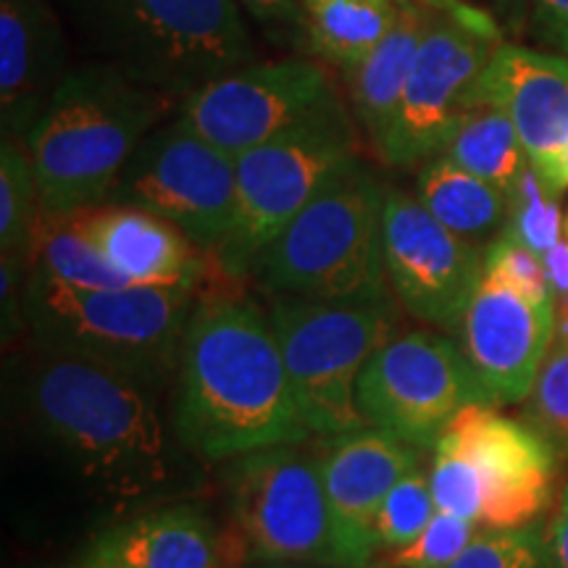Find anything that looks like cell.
<instances>
[{"label":"cell","mask_w":568,"mask_h":568,"mask_svg":"<svg viewBox=\"0 0 568 568\" xmlns=\"http://www.w3.org/2000/svg\"><path fill=\"white\" fill-rule=\"evenodd\" d=\"M174 429L187 450L209 460L311 437L274 326L255 303L197 301L176 364Z\"/></svg>","instance_id":"1"},{"label":"cell","mask_w":568,"mask_h":568,"mask_svg":"<svg viewBox=\"0 0 568 568\" xmlns=\"http://www.w3.org/2000/svg\"><path fill=\"white\" fill-rule=\"evenodd\" d=\"M34 424L116 497H142L169 479V443L153 382L42 351L27 379Z\"/></svg>","instance_id":"2"},{"label":"cell","mask_w":568,"mask_h":568,"mask_svg":"<svg viewBox=\"0 0 568 568\" xmlns=\"http://www.w3.org/2000/svg\"><path fill=\"white\" fill-rule=\"evenodd\" d=\"M95 63L184 101L251 67L255 48L237 0H51Z\"/></svg>","instance_id":"3"},{"label":"cell","mask_w":568,"mask_h":568,"mask_svg":"<svg viewBox=\"0 0 568 568\" xmlns=\"http://www.w3.org/2000/svg\"><path fill=\"white\" fill-rule=\"evenodd\" d=\"M174 103L105 63L71 69L21 140L40 209L67 213L109 201L124 163Z\"/></svg>","instance_id":"4"},{"label":"cell","mask_w":568,"mask_h":568,"mask_svg":"<svg viewBox=\"0 0 568 568\" xmlns=\"http://www.w3.org/2000/svg\"><path fill=\"white\" fill-rule=\"evenodd\" d=\"M195 305L193 287L84 290L24 272L21 322L40 351L119 368L155 385L180 364Z\"/></svg>","instance_id":"5"},{"label":"cell","mask_w":568,"mask_h":568,"mask_svg":"<svg viewBox=\"0 0 568 568\" xmlns=\"http://www.w3.org/2000/svg\"><path fill=\"white\" fill-rule=\"evenodd\" d=\"M385 184L364 161L347 169L261 251L251 276L268 295L355 301L389 293Z\"/></svg>","instance_id":"6"},{"label":"cell","mask_w":568,"mask_h":568,"mask_svg":"<svg viewBox=\"0 0 568 568\" xmlns=\"http://www.w3.org/2000/svg\"><path fill=\"white\" fill-rule=\"evenodd\" d=\"M397 305L395 293L355 301L274 297L268 322L311 435L339 437L364 429L355 385L368 358L397 335Z\"/></svg>","instance_id":"7"},{"label":"cell","mask_w":568,"mask_h":568,"mask_svg":"<svg viewBox=\"0 0 568 568\" xmlns=\"http://www.w3.org/2000/svg\"><path fill=\"white\" fill-rule=\"evenodd\" d=\"M358 161V134L343 101L237 155L234 226L222 251L211 255L213 266L226 280L251 276L261 251Z\"/></svg>","instance_id":"8"},{"label":"cell","mask_w":568,"mask_h":568,"mask_svg":"<svg viewBox=\"0 0 568 568\" xmlns=\"http://www.w3.org/2000/svg\"><path fill=\"white\" fill-rule=\"evenodd\" d=\"M366 426L387 432L416 450H432L460 408L493 395L460 345L426 329L393 335L376 351L355 385Z\"/></svg>","instance_id":"9"},{"label":"cell","mask_w":568,"mask_h":568,"mask_svg":"<svg viewBox=\"0 0 568 568\" xmlns=\"http://www.w3.org/2000/svg\"><path fill=\"white\" fill-rule=\"evenodd\" d=\"M230 508L232 527L255 564L335 566L322 458L301 443L234 460Z\"/></svg>","instance_id":"10"},{"label":"cell","mask_w":568,"mask_h":568,"mask_svg":"<svg viewBox=\"0 0 568 568\" xmlns=\"http://www.w3.org/2000/svg\"><path fill=\"white\" fill-rule=\"evenodd\" d=\"M105 203L151 211L216 255L237 209L234 159L176 122L155 126L124 163Z\"/></svg>","instance_id":"11"},{"label":"cell","mask_w":568,"mask_h":568,"mask_svg":"<svg viewBox=\"0 0 568 568\" xmlns=\"http://www.w3.org/2000/svg\"><path fill=\"white\" fill-rule=\"evenodd\" d=\"M337 101L343 98L322 63L284 59L251 63L190 92L176 122L237 159Z\"/></svg>","instance_id":"12"},{"label":"cell","mask_w":568,"mask_h":568,"mask_svg":"<svg viewBox=\"0 0 568 568\" xmlns=\"http://www.w3.org/2000/svg\"><path fill=\"white\" fill-rule=\"evenodd\" d=\"M500 45V38L437 11L416 53L379 159L389 166H410L437 155L466 111L477 103L481 77Z\"/></svg>","instance_id":"13"},{"label":"cell","mask_w":568,"mask_h":568,"mask_svg":"<svg viewBox=\"0 0 568 568\" xmlns=\"http://www.w3.org/2000/svg\"><path fill=\"white\" fill-rule=\"evenodd\" d=\"M385 268L400 308L418 322L458 335L485 274L477 243L445 230L416 195L385 190Z\"/></svg>","instance_id":"14"},{"label":"cell","mask_w":568,"mask_h":568,"mask_svg":"<svg viewBox=\"0 0 568 568\" xmlns=\"http://www.w3.org/2000/svg\"><path fill=\"white\" fill-rule=\"evenodd\" d=\"M437 447L477 468L487 529L527 527L548 508L558 456L527 422L497 414L489 403H471L450 418Z\"/></svg>","instance_id":"15"},{"label":"cell","mask_w":568,"mask_h":568,"mask_svg":"<svg viewBox=\"0 0 568 568\" xmlns=\"http://www.w3.org/2000/svg\"><path fill=\"white\" fill-rule=\"evenodd\" d=\"M329 439L318 458L329 503L335 566L368 568L379 556L376 518L397 481L418 468V450L374 426Z\"/></svg>","instance_id":"16"},{"label":"cell","mask_w":568,"mask_h":568,"mask_svg":"<svg viewBox=\"0 0 568 568\" xmlns=\"http://www.w3.org/2000/svg\"><path fill=\"white\" fill-rule=\"evenodd\" d=\"M460 351L495 406L527 400L556 339V303L539 305L481 274L458 329Z\"/></svg>","instance_id":"17"},{"label":"cell","mask_w":568,"mask_h":568,"mask_svg":"<svg viewBox=\"0 0 568 568\" xmlns=\"http://www.w3.org/2000/svg\"><path fill=\"white\" fill-rule=\"evenodd\" d=\"M251 558L240 531L219 529L205 510H148L98 531L69 568H237Z\"/></svg>","instance_id":"18"},{"label":"cell","mask_w":568,"mask_h":568,"mask_svg":"<svg viewBox=\"0 0 568 568\" xmlns=\"http://www.w3.org/2000/svg\"><path fill=\"white\" fill-rule=\"evenodd\" d=\"M71 224L119 274L140 287H201L213 261L172 222L130 205L98 203L67 211Z\"/></svg>","instance_id":"19"},{"label":"cell","mask_w":568,"mask_h":568,"mask_svg":"<svg viewBox=\"0 0 568 568\" xmlns=\"http://www.w3.org/2000/svg\"><path fill=\"white\" fill-rule=\"evenodd\" d=\"M477 101L500 109L516 126L529 163L548 174L568 140V59L500 45L477 88Z\"/></svg>","instance_id":"20"},{"label":"cell","mask_w":568,"mask_h":568,"mask_svg":"<svg viewBox=\"0 0 568 568\" xmlns=\"http://www.w3.org/2000/svg\"><path fill=\"white\" fill-rule=\"evenodd\" d=\"M69 71L63 19L51 0H3L0 3L3 134L24 140Z\"/></svg>","instance_id":"21"},{"label":"cell","mask_w":568,"mask_h":568,"mask_svg":"<svg viewBox=\"0 0 568 568\" xmlns=\"http://www.w3.org/2000/svg\"><path fill=\"white\" fill-rule=\"evenodd\" d=\"M437 9L424 0H403L400 17L374 53L358 69L345 74L351 80V101L358 124L379 153L400 109L410 69Z\"/></svg>","instance_id":"22"},{"label":"cell","mask_w":568,"mask_h":568,"mask_svg":"<svg viewBox=\"0 0 568 568\" xmlns=\"http://www.w3.org/2000/svg\"><path fill=\"white\" fill-rule=\"evenodd\" d=\"M400 9L403 0H303L308 53L351 74L387 38Z\"/></svg>","instance_id":"23"},{"label":"cell","mask_w":568,"mask_h":568,"mask_svg":"<svg viewBox=\"0 0 568 568\" xmlns=\"http://www.w3.org/2000/svg\"><path fill=\"white\" fill-rule=\"evenodd\" d=\"M416 197L445 230L481 240L506 226L508 195L479 176L464 172L443 155H432L418 172Z\"/></svg>","instance_id":"24"},{"label":"cell","mask_w":568,"mask_h":568,"mask_svg":"<svg viewBox=\"0 0 568 568\" xmlns=\"http://www.w3.org/2000/svg\"><path fill=\"white\" fill-rule=\"evenodd\" d=\"M437 155L489 182L506 195H510L518 176L529 166V155L524 151L516 126L510 124L506 113L485 101H477L466 111Z\"/></svg>","instance_id":"25"},{"label":"cell","mask_w":568,"mask_h":568,"mask_svg":"<svg viewBox=\"0 0 568 568\" xmlns=\"http://www.w3.org/2000/svg\"><path fill=\"white\" fill-rule=\"evenodd\" d=\"M27 272L53 276L71 287L119 290L132 282L109 264V258L71 224L69 213L42 211L32 226L24 253Z\"/></svg>","instance_id":"26"},{"label":"cell","mask_w":568,"mask_h":568,"mask_svg":"<svg viewBox=\"0 0 568 568\" xmlns=\"http://www.w3.org/2000/svg\"><path fill=\"white\" fill-rule=\"evenodd\" d=\"M40 216V190L24 142L3 134L0 145V247L24 261L32 226Z\"/></svg>","instance_id":"27"},{"label":"cell","mask_w":568,"mask_h":568,"mask_svg":"<svg viewBox=\"0 0 568 568\" xmlns=\"http://www.w3.org/2000/svg\"><path fill=\"white\" fill-rule=\"evenodd\" d=\"M558 197L529 163L508 195V219L503 234L537 255H545L560 243L564 232Z\"/></svg>","instance_id":"28"},{"label":"cell","mask_w":568,"mask_h":568,"mask_svg":"<svg viewBox=\"0 0 568 568\" xmlns=\"http://www.w3.org/2000/svg\"><path fill=\"white\" fill-rule=\"evenodd\" d=\"M524 418L558 458H568V339H552L527 397Z\"/></svg>","instance_id":"29"},{"label":"cell","mask_w":568,"mask_h":568,"mask_svg":"<svg viewBox=\"0 0 568 568\" xmlns=\"http://www.w3.org/2000/svg\"><path fill=\"white\" fill-rule=\"evenodd\" d=\"M447 568H550L548 529L542 521L516 529H481Z\"/></svg>","instance_id":"30"},{"label":"cell","mask_w":568,"mask_h":568,"mask_svg":"<svg viewBox=\"0 0 568 568\" xmlns=\"http://www.w3.org/2000/svg\"><path fill=\"white\" fill-rule=\"evenodd\" d=\"M481 527L447 514H435L422 535L403 548L382 550L368 568H447L477 539Z\"/></svg>","instance_id":"31"},{"label":"cell","mask_w":568,"mask_h":568,"mask_svg":"<svg viewBox=\"0 0 568 568\" xmlns=\"http://www.w3.org/2000/svg\"><path fill=\"white\" fill-rule=\"evenodd\" d=\"M435 497H432L429 479L424 477L422 468L410 471L393 487L387 495L385 506L376 518V542L382 550L403 548V545L414 542L422 531L429 527L435 518Z\"/></svg>","instance_id":"32"},{"label":"cell","mask_w":568,"mask_h":568,"mask_svg":"<svg viewBox=\"0 0 568 568\" xmlns=\"http://www.w3.org/2000/svg\"><path fill=\"white\" fill-rule=\"evenodd\" d=\"M485 276L506 284V287H510L518 295H524L531 303H556L548 272H545L542 264V255L518 245L516 240L506 237V234L497 237L495 243H489L485 253Z\"/></svg>","instance_id":"33"},{"label":"cell","mask_w":568,"mask_h":568,"mask_svg":"<svg viewBox=\"0 0 568 568\" xmlns=\"http://www.w3.org/2000/svg\"><path fill=\"white\" fill-rule=\"evenodd\" d=\"M429 487L437 514L481 524V485L471 460L453 450L435 447Z\"/></svg>","instance_id":"34"},{"label":"cell","mask_w":568,"mask_h":568,"mask_svg":"<svg viewBox=\"0 0 568 568\" xmlns=\"http://www.w3.org/2000/svg\"><path fill=\"white\" fill-rule=\"evenodd\" d=\"M251 17L264 27L276 45L308 51L305 45L303 0H237Z\"/></svg>","instance_id":"35"},{"label":"cell","mask_w":568,"mask_h":568,"mask_svg":"<svg viewBox=\"0 0 568 568\" xmlns=\"http://www.w3.org/2000/svg\"><path fill=\"white\" fill-rule=\"evenodd\" d=\"M531 27L545 45L568 59V0H531Z\"/></svg>","instance_id":"36"},{"label":"cell","mask_w":568,"mask_h":568,"mask_svg":"<svg viewBox=\"0 0 568 568\" xmlns=\"http://www.w3.org/2000/svg\"><path fill=\"white\" fill-rule=\"evenodd\" d=\"M550 568H568V487L560 495L558 510L548 527Z\"/></svg>","instance_id":"37"},{"label":"cell","mask_w":568,"mask_h":568,"mask_svg":"<svg viewBox=\"0 0 568 568\" xmlns=\"http://www.w3.org/2000/svg\"><path fill=\"white\" fill-rule=\"evenodd\" d=\"M545 272H548L552 295H568V240H560L556 247H550L542 255Z\"/></svg>","instance_id":"38"},{"label":"cell","mask_w":568,"mask_h":568,"mask_svg":"<svg viewBox=\"0 0 568 568\" xmlns=\"http://www.w3.org/2000/svg\"><path fill=\"white\" fill-rule=\"evenodd\" d=\"M542 180L548 182V187L556 195L566 193V190H568V140H566V145L560 148V153L556 155V161H552V169L542 176Z\"/></svg>","instance_id":"39"},{"label":"cell","mask_w":568,"mask_h":568,"mask_svg":"<svg viewBox=\"0 0 568 568\" xmlns=\"http://www.w3.org/2000/svg\"><path fill=\"white\" fill-rule=\"evenodd\" d=\"M253 568H308V566H297V564H255Z\"/></svg>","instance_id":"40"},{"label":"cell","mask_w":568,"mask_h":568,"mask_svg":"<svg viewBox=\"0 0 568 568\" xmlns=\"http://www.w3.org/2000/svg\"><path fill=\"white\" fill-rule=\"evenodd\" d=\"M566 237H568V219H566Z\"/></svg>","instance_id":"41"},{"label":"cell","mask_w":568,"mask_h":568,"mask_svg":"<svg viewBox=\"0 0 568 568\" xmlns=\"http://www.w3.org/2000/svg\"><path fill=\"white\" fill-rule=\"evenodd\" d=\"M237 568H247V566H237Z\"/></svg>","instance_id":"42"}]
</instances>
